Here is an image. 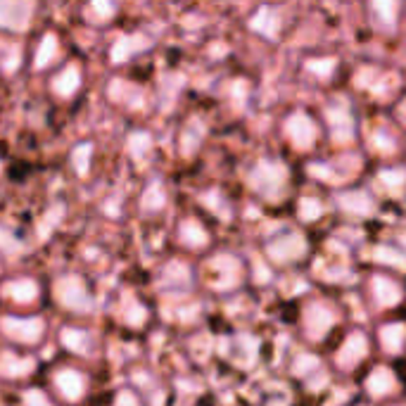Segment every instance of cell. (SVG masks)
Here are the masks:
<instances>
[{"instance_id": "cell-1", "label": "cell", "mask_w": 406, "mask_h": 406, "mask_svg": "<svg viewBox=\"0 0 406 406\" xmlns=\"http://www.w3.org/2000/svg\"><path fill=\"white\" fill-rule=\"evenodd\" d=\"M55 292L59 295V300H62L64 304H67L69 309H91L88 307V295H86V290L81 288V283L79 280H74V278H64V280H59V285L55 288Z\"/></svg>"}, {"instance_id": "cell-2", "label": "cell", "mask_w": 406, "mask_h": 406, "mask_svg": "<svg viewBox=\"0 0 406 406\" xmlns=\"http://www.w3.org/2000/svg\"><path fill=\"white\" fill-rule=\"evenodd\" d=\"M283 166H278V164H271V162H264V164H259L256 166V171H254V186L261 190V193H266V195H273V190H278L280 186V181H283Z\"/></svg>"}, {"instance_id": "cell-3", "label": "cell", "mask_w": 406, "mask_h": 406, "mask_svg": "<svg viewBox=\"0 0 406 406\" xmlns=\"http://www.w3.org/2000/svg\"><path fill=\"white\" fill-rule=\"evenodd\" d=\"M3 328L10 333V335L24 340V342H34V340L41 338L43 333V321H12V319H5L3 321Z\"/></svg>"}, {"instance_id": "cell-4", "label": "cell", "mask_w": 406, "mask_h": 406, "mask_svg": "<svg viewBox=\"0 0 406 406\" xmlns=\"http://www.w3.org/2000/svg\"><path fill=\"white\" fill-rule=\"evenodd\" d=\"M288 133H290V138L295 140L300 147H307V145H312V143H314L316 131H314V124L309 122L307 117L295 115L288 122Z\"/></svg>"}, {"instance_id": "cell-5", "label": "cell", "mask_w": 406, "mask_h": 406, "mask_svg": "<svg viewBox=\"0 0 406 406\" xmlns=\"http://www.w3.org/2000/svg\"><path fill=\"white\" fill-rule=\"evenodd\" d=\"M302 252H304V242H302V238H297V235H288V238H283V240L271 245V256L278 261L295 259V256H300Z\"/></svg>"}, {"instance_id": "cell-6", "label": "cell", "mask_w": 406, "mask_h": 406, "mask_svg": "<svg viewBox=\"0 0 406 406\" xmlns=\"http://www.w3.org/2000/svg\"><path fill=\"white\" fill-rule=\"evenodd\" d=\"M31 10V5H0V24L12 29H24L27 27V15Z\"/></svg>"}, {"instance_id": "cell-7", "label": "cell", "mask_w": 406, "mask_h": 406, "mask_svg": "<svg viewBox=\"0 0 406 406\" xmlns=\"http://www.w3.org/2000/svg\"><path fill=\"white\" fill-rule=\"evenodd\" d=\"M333 324V314L328 312L326 307H314L312 312L307 314V328H309V335L321 338L324 333L331 328Z\"/></svg>"}, {"instance_id": "cell-8", "label": "cell", "mask_w": 406, "mask_h": 406, "mask_svg": "<svg viewBox=\"0 0 406 406\" xmlns=\"http://www.w3.org/2000/svg\"><path fill=\"white\" fill-rule=\"evenodd\" d=\"M366 354V340L363 335H354L347 340V345H345V349L340 351V366L347 368L349 363H356L361 359V356Z\"/></svg>"}, {"instance_id": "cell-9", "label": "cell", "mask_w": 406, "mask_h": 406, "mask_svg": "<svg viewBox=\"0 0 406 406\" xmlns=\"http://www.w3.org/2000/svg\"><path fill=\"white\" fill-rule=\"evenodd\" d=\"M373 292H375V300H378L383 307H392L399 297H402V290L397 288L395 283H390V280H385V278H375L373 280Z\"/></svg>"}, {"instance_id": "cell-10", "label": "cell", "mask_w": 406, "mask_h": 406, "mask_svg": "<svg viewBox=\"0 0 406 406\" xmlns=\"http://www.w3.org/2000/svg\"><path fill=\"white\" fill-rule=\"evenodd\" d=\"M392 387H395V378H392V373L387 371V368H378V371L368 378V392L375 397L387 395Z\"/></svg>"}, {"instance_id": "cell-11", "label": "cell", "mask_w": 406, "mask_h": 406, "mask_svg": "<svg viewBox=\"0 0 406 406\" xmlns=\"http://www.w3.org/2000/svg\"><path fill=\"white\" fill-rule=\"evenodd\" d=\"M57 387H59V390H62L69 399H76V397L81 395V390H83L81 375H79V373H74V371L59 373V375H57Z\"/></svg>"}, {"instance_id": "cell-12", "label": "cell", "mask_w": 406, "mask_h": 406, "mask_svg": "<svg viewBox=\"0 0 406 406\" xmlns=\"http://www.w3.org/2000/svg\"><path fill=\"white\" fill-rule=\"evenodd\" d=\"M328 119H331V126H333V133H335V138L347 140L349 133H351V119H349V115H345L342 110H331V112H328Z\"/></svg>"}, {"instance_id": "cell-13", "label": "cell", "mask_w": 406, "mask_h": 406, "mask_svg": "<svg viewBox=\"0 0 406 406\" xmlns=\"http://www.w3.org/2000/svg\"><path fill=\"white\" fill-rule=\"evenodd\" d=\"M342 207L347 212H354V214H368L373 209L371 205V198L366 193H351V195H342Z\"/></svg>"}, {"instance_id": "cell-14", "label": "cell", "mask_w": 406, "mask_h": 406, "mask_svg": "<svg viewBox=\"0 0 406 406\" xmlns=\"http://www.w3.org/2000/svg\"><path fill=\"white\" fill-rule=\"evenodd\" d=\"M404 335H406V328L404 326H387V328H383V331H380V338H383L385 349H390V351H399V349H402Z\"/></svg>"}, {"instance_id": "cell-15", "label": "cell", "mask_w": 406, "mask_h": 406, "mask_svg": "<svg viewBox=\"0 0 406 406\" xmlns=\"http://www.w3.org/2000/svg\"><path fill=\"white\" fill-rule=\"evenodd\" d=\"M254 29H259V31L266 36H273L278 29V17L273 15L271 10H261L259 15L254 17Z\"/></svg>"}, {"instance_id": "cell-16", "label": "cell", "mask_w": 406, "mask_h": 406, "mask_svg": "<svg viewBox=\"0 0 406 406\" xmlns=\"http://www.w3.org/2000/svg\"><path fill=\"white\" fill-rule=\"evenodd\" d=\"M76 86H79V69H74V67H69L62 74V79L55 81V88H57L59 93H64V95H69Z\"/></svg>"}, {"instance_id": "cell-17", "label": "cell", "mask_w": 406, "mask_h": 406, "mask_svg": "<svg viewBox=\"0 0 406 406\" xmlns=\"http://www.w3.org/2000/svg\"><path fill=\"white\" fill-rule=\"evenodd\" d=\"M12 295L17 297V300H22V302H29L31 297L36 295V285L31 283V280H22V283H12L10 288H8Z\"/></svg>"}, {"instance_id": "cell-18", "label": "cell", "mask_w": 406, "mask_h": 406, "mask_svg": "<svg viewBox=\"0 0 406 406\" xmlns=\"http://www.w3.org/2000/svg\"><path fill=\"white\" fill-rule=\"evenodd\" d=\"M183 238L190 240L193 245H205L207 242V235L200 231L198 224H186V226H183Z\"/></svg>"}, {"instance_id": "cell-19", "label": "cell", "mask_w": 406, "mask_h": 406, "mask_svg": "<svg viewBox=\"0 0 406 406\" xmlns=\"http://www.w3.org/2000/svg\"><path fill=\"white\" fill-rule=\"evenodd\" d=\"M52 52H55V38H52V36H45L43 48H41L38 57H36V64H48V62H50Z\"/></svg>"}, {"instance_id": "cell-20", "label": "cell", "mask_w": 406, "mask_h": 406, "mask_svg": "<svg viewBox=\"0 0 406 406\" xmlns=\"http://www.w3.org/2000/svg\"><path fill=\"white\" fill-rule=\"evenodd\" d=\"M375 259H383V261H392V264H397L399 268H404L406 271V259L402 254H397V252H392V249H378V252H375Z\"/></svg>"}, {"instance_id": "cell-21", "label": "cell", "mask_w": 406, "mask_h": 406, "mask_svg": "<svg viewBox=\"0 0 406 406\" xmlns=\"http://www.w3.org/2000/svg\"><path fill=\"white\" fill-rule=\"evenodd\" d=\"M302 217L304 219H316L321 214V205L319 202H314V200H302Z\"/></svg>"}, {"instance_id": "cell-22", "label": "cell", "mask_w": 406, "mask_h": 406, "mask_svg": "<svg viewBox=\"0 0 406 406\" xmlns=\"http://www.w3.org/2000/svg\"><path fill=\"white\" fill-rule=\"evenodd\" d=\"M404 171H395V174H392V171H385L383 174V183H387V186H392V188H399L404 183Z\"/></svg>"}, {"instance_id": "cell-23", "label": "cell", "mask_w": 406, "mask_h": 406, "mask_svg": "<svg viewBox=\"0 0 406 406\" xmlns=\"http://www.w3.org/2000/svg\"><path fill=\"white\" fill-rule=\"evenodd\" d=\"M375 10H378V12H383V15H385V22H392V15H395V5L378 3V5H375Z\"/></svg>"}, {"instance_id": "cell-24", "label": "cell", "mask_w": 406, "mask_h": 406, "mask_svg": "<svg viewBox=\"0 0 406 406\" xmlns=\"http://www.w3.org/2000/svg\"><path fill=\"white\" fill-rule=\"evenodd\" d=\"M27 402H29V406H50L43 397L36 395V392H29V395H27Z\"/></svg>"}, {"instance_id": "cell-25", "label": "cell", "mask_w": 406, "mask_h": 406, "mask_svg": "<svg viewBox=\"0 0 406 406\" xmlns=\"http://www.w3.org/2000/svg\"><path fill=\"white\" fill-rule=\"evenodd\" d=\"M314 366H316V359H312V356H302V363H300V366H295V371L304 373L307 368H314Z\"/></svg>"}]
</instances>
